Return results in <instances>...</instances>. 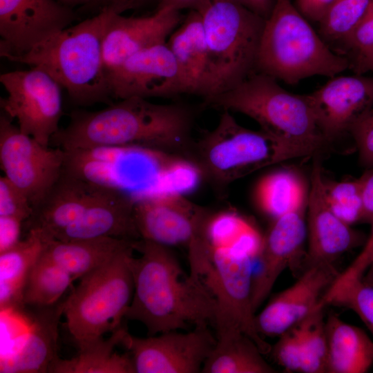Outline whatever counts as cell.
Instances as JSON below:
<instances>
[{"instance_id": "obj_1", "label": "cell", "mask_w": 373, "mask_h": 373, "mask_svg": "<svg viewBox=\"0 0 373 373\" xmlns=\"http://www.w3.org/2000/svg\"><path fill=\"white\" fill-rule=\"evenodd\" d=\"M194 115L186 104L129 97L97 111H73L50 142L65 151L142 146L186 160L195 142Z\"/></svg>"}, {"instance_id": "obj_2", "label": "cell", "mask_w": 373, "mask_h": 373, "mask_svg": "<svg viewBox=\"0 0 373 373\" xmlns=\"http://www.w3.org/2000/svg\"><path fill=\"white\" fill-rule=\"evenodd\" d=\"M130 267L134 283L124 318L138 321L149 336L214 323L216 302L202 280L184 275L169 247L140 239Z\"/></svg>"}, {"instance_id": "obj_3", "label": "cell", "mask_w": 373, "mask_h": 373, "mask_svg": "<svg viewBox=\"0 0 373 373\" xmlns=\"http://www.w3.org/2000/svg\"><path fill=\"white\" fill-rule=\"evenodd\" d=\"M206 105L242 113L275 140L286 160L317 156L331 143L320 130L307 95L292 93L275 78L256 72Z\"/></svg>"}, {"instance_id": "obj_4", "label": "cell", "mask_w": 373, "mask_h": 373, "mask_svg": "<svg viewBox=\"0 0 373 373\" xmlns=\"http://www.w3.org/2000/svg\"><path fill=\"white\" fill-rule=\"evenodd\" d=\"M108 15V12H101L70 26L10 61L44 71L66 89L76 104H111L112 97L103 58Z\"/></svg>"}, {"instance_id": "obj_5", "label": "cell", "mask_w": 373, "mask_h": 373, "mask_svg": "<svg viewBox=\"0 0 373 373\" xmlns=\"http://www.w3.org/2000/svg\"><path fill=\"white\" fill-rule=\"evenodd\" d=\"M350 68L348 57L332 50L291 0H275L265 20L257 72L294 84L316 75L332 77Z\"/></svg>"}, {"instance_id": "obj_6", "label": "cell", "mask_w": 373, "mask_h": 373, "mask_svg": "<svg viewBox=\"0 0 373 373\" xmlns=\"http://www.w3.org/2000/svg\"><path fill=\"white\" fill-rule=\"evenodd\" d=\"M202 15L207 48V99L257 72L265 19L231 0H211Z\"/></svg>"}, {"instance_id": "obj_7", "label": "cell", "mask_w": 373, "mask_h": 373, "mask_svg": "<svg viewBox=\"0 0 373 373\" xmlns=\"http://www.w3.org/2000/svg\"><path fill=\"white\" fill-rule=\"evenodd\" d=\"M285 160L275 140L242 126L227 110L213 129L195 140L186 160L219 195L239 178Z\"/></svg>"}, {"instance_id": "obj_8", "label": "cell", "mask_w": 373, "mask_h": 373, "mask_svg": "<svg viewBox=\"0 0 373 373\" xmlns=\"http://www.w3.org/2000/svg\"><path fill=\"white\" fill-rule=\"evenodd\" d=\"M135 243L79 278L64 299L66 325L77 345L122 326L134 292L130 260Z\"/></svg>"}, {"instance_id": "obj_9", "label": "cell", "mask_w": 373, "mask_h": 373, "mask_svg": "<svg viewBox=\"0 0 373 373\" xmlns=\"http://www.w3.org/2000/svg\"><path fill=\"white\" fill-rule=\"evenodd\" d=\"M258 248L238 240L229 245L211 244V260L202 282L216 302V330L236 329L249 336L263 354L270 345L258 332L251 303L254 256Z\"/></svg>"}, {"instance_id": "obj_10", "label": "cell", "mask_w": 373, "mask_h": 373, "mask_svg": "<svg viewBox=\"0 0 373 373\" xmlns=\"http://www.w3.org/2000/svg\"><path fill=\"white\" fill-rule=\"evenodd\" d=\"M11 119L3 112L0 115L1 169L4 176L26 194L35 211L59 179L66 152L22 133Z\"/></svg>"}, {"instance_id": "obj_11", "label": "cell", "mask_w": 373, "mask_h": 373, "mask_svg": "<svg viewBox=\"0 0 373 373\" xmlns=\"http://www.w3.org/2000/svg\"><path fill=\"white\" fill-rule=\"evenodd\" d=\"M0 82L7 93L0 99L3 112L22 133L48 146L63 114L59 84L36 68L3 73Z\"/></svg>"}, {"instance_id": "obj_12", "label": "cell", "mask_w": 373, "mask_h": 373, "mask_svg": "<svg viewBox=\"0 0 373 373\" xmlns=\"http://www.w3.org/2000/svg\"><path fill=\"white\" fill-rule=\"evenodd\" d=\"M214 214L178 192H164L136 198L134 217L141 239L186 248L208 233Z\"/></svg>"}, {"instance_id": "obj_13", "label": "cell", "mask_w": 373, "mask_h": 373, "mask_svg": "<svg viewBox=\"0 0 373 373\" xmlns=\"http://www.w3.org/2000/svg\"><path fill=\"white\" fill-rule=\"evenodd\" d=\"M216 343L209 325H200L146 338L127 331L120 345L130 353L135 373H198Z\"/></svg>"}, {"instance_id": "obj_14", "label": "cell", "mask_w": 373, "mask_h": 373, "mask_svg": "<svg viewBox=\"0 0 373 373\" xmlns=\"http://www.w3.org/2000/svg\"><path fill=\"white\" fill-rule=\"evenodd\" d=\"M75 19L71 8L56 0H0L1 57L26 54Z\"/></svg>"}, {"instance_id": "obj_15", "label": "cell", "mask_w": 373, "mask_h": 373, "mask_svg": "<svg viewBox=\"0 0 373 373\" xmlns=\"http://www.w3.org/2000/svg\"><path fill=\"white\" fill-rule=\"evenodd\" d=\"M112 98L169 97L183 93L180 70L166 42L142 50L108 72Z\"/></svg>"}, {"instance_id": "obj_16", "label": "cell", "mask_w": 373, "mask_h": 373, "mask_svg": "<svg viewBox=\"0 0 373 373\" xmlns=\"http://www.w3.org/2000/svg\"><path fill=\"white\" fill-rule=\"evenodd\" d=\"M306 209L307 203L274 219L262 238L256 255L258 267L252 279L251 303L255 312L268 297L279 276L303 254Z\"/></svg>"}, {"instance_id": "obj_17", "label": "cell", "mask_w": 373, "mask_h": 373, "mask_svg": "<svg viewBox=\"0 0 373 373\" xmlns=\"http://www.w3.org/2000/svg\"><path fill=\"white\" fill-rule=\"evenodd\" d=\"M320 159L316 156L307 202V266L333 265L343 254L363 242V234L341 220L329 207Z\"/></svg>"}, {"instance_id": "obj_18", "label": "cell", "mask_w": 373, "mask_h": 373, "mask_svg": "<svg viewBox=\"0 0 373 373\" xmlns=\"http://www.w3.org/2000/svg\"><path fill=\"white\" fill-rule=\"evenodd\" d=\"M339 273L333 265H312L291 286L274 296L255 316L260 335L278 336L299 323L319 304Z\"/></svg>"}, {"instance_id": "obj_19", "label": "cell", "mask_w": 373, "mask_h": 373, "mask_svg": "<svg viewBox=\"0 0 373 373\" xmlns=\"http://www.w3.org/2000/svg\"><path fill=\"white\" fill-rule=\"evenodd\" d=\"M308 95L318 126L331 142L373 106V75H336Z\"/></svg>"}, {"instance_id": "obj_20", "label": "cell", "mask_w": 373, "mask_h": 373, "mask_svg": "<svg viewBox=\"0 0 373 373\" xmlns=\"http://www.w3.org/2000/svg\"><path fill=\"white\" fill-rule=\"evenodd\" d=\"M180 21V11L169 8L157 9L147 17H126L108 12L103 40L107 72L142 50L166 43Z\"/></svg>"}, {"instance_id": "obj_21", "label": "cell", "mask_w": 373, "mask_h": 373, "mask_svg": "<svg viewBox=\"0 0 373 373\" xmlns=\"http://www.w3.org/2000/svg\"><path fill=\"white\" fill-rule=\"evenodd\" d=\"M107 186L64 169L52 190L35 211L30 227H37L52 239L77 220L111 189Z\"/></svg>"}, {"instance_id": "obj_22", "label": "cell", "mask_w": 373, "mask_h": 373, "mask_svg": "<svg viewBox=\"0 0 373 373\" xmlns=\"http://www.w3.org/2000/svg\"><path fill=\"white\" fill-rule=\"evenodd\" d=\"M135 200L120 189L111 187L55 240L72 241L105 237L140 240L134 217Z\"/></svg>"}, {"instance_id": "obj_23", "label": "cell", "mask_w": 373, "mask_h": 373, "mask_svg": "<svg viewBox=\"0 0 373 373\" xmlns=\"http://www.w3.org/2000/svg\"><path fill=\"white\" fill-rule=\"evenodd\" d=\"M64 300L37 307L29 332L19 348L1 358V373L49 372L59 358L58 325L64 312Z\"/></svg>"}, {"instance_id": "obj_24", "label": "cell", "mask_w": 373, "mask_h": 373, "mask_svg": "<svg viewBox=\"0 0 373 373\" xmlns=\"http://www.w3.org/2000/svg\"><path fill=\"white\" fill-rule=\"evenodd\" d=\"M178 66L183 93H208L207 48L201 13L191 10L166 43Z\"/></svg>"}, {"instance_id": "obj_25", "label": "cell", "mask_w": 373, "mask_h": 373, "mask_svg": "<svg viewBox=\"0 0 373 373\" xmlns=\"http://www.w3.org/2000/svg\"><path fill=\"white\" fill-rule=\"evenodd\" d=\"M327 372L365 373L373 365V341L361 328L335 314L325 319Z\"/></svg>"}, {"instance_id": "obj_26", "label": "cell", "mask_w": 373, "mask_h": 373, "mask_svg": "<svg viewBox=\"0 0 373 373\" xmlns=\"http://www.w3.org/2000/svg\"><path fill=\"white\" fill-rule=\"evenodd\" d=\"M135 242L112 237L72 241L53 239L47 243L43 254L76 280L104 265Z\"/></svg>"}, {"instance_id": "obj_27", "label": "cell", "mask_w": 373, "mask_h": 373, "mask_svg": "<svg viewBox=\"0 0 373 373\" xmlns=\"http://www.w3.org/2000/svg\"><path fill=\"white\" fill-rule=\"evenodd\" d=\"M51 240L40 229L30 227L24 240L0 253L1 312L23 307L22 294L27 276Z\"/></svg>"}, {"instance_id": "obj_28", "label": "cell", "mask_w": 373, "mask_h": 373, "mask_svg": "<svg viewBox=\"0 0 373 373\" xmlns=\"http://www.w3.org/2000/svg\"><path fill=\"white\" fill-rule=\"evenodd\" d=\"M216 343L206 359L203 373H274L257 344L236 329L216 330Z\"/></svg>"}, {"instance_id": "obj_29", "label": "cell", "mask_w": 373, "mask_h": 373, "mask_svg": "<svg viewBox=\"0 0 373 373\" xmlns=\"http://www.w3.org/2000/svg\"><path fill=\"white\" fill-rule=\"evenodd\" d=\"M126 327L121 326L108 338L103 337L77 345L78 354L70 359L58 358L52 373H135L130 353L119 354L115 347L121 344Z\"/></svg>"}, {"instance_id": "obj_30", "label": "cell", "mask_w": 373, "mask_h": 373, "mask_svg": "<svg viewBox=\"0 0 373 373\" xmlns=\"http://www.w3.org/2000/svg\"><path fill=\"white\" fill-rule=\"evenodd\" d=\"M307 195L301 177L287 169L264 177L256 190L260 207L274 219L307 203Z\"/></svg>"}, {"instance_id": "obj_31", "label": "cell", "mask_w": 373, "mask_h": 373, "mask_svg": "<svg viewBox=\"0 0 373 373\" xmlns=\"http://www.w3.org/2000/svg\"><path fill=\"white\" fill-rule=\"evenodd\" d=\"M75 280L42 254L27 276L22 294L23 306L43 307L60 300Z\"/></svg>"}, {"instance_id": "obj_32", "label": "cell", "mask_w": 373, "mask_h": 373, "mask_svg": "<svg viewBox=\"0 0 373 373\" xmlns=\"http://www.w3.org/2000/svg\"><path fill=\"white\" fill-rule=\"evenodd\" d=\"M325 306L321 302L295 325L302 347L300 372H327V338L324 318Z\"/></svg>"}, {"instance_id": "obj_33", "label": "cell", "mask_w": 373, "mask_h": 373, "mask_svg": "<svg viewBox=\"0 0 373 373\" xmlns=\"http://www.w3.org/2000/svg\"><path fill=\"white\" fill-rule=\"evenodd\" d=\"M372 0H336L319 23L325 41L341 46L362 19Z\"/></svg>"}, {"instance_id": "obj_34", "label": "cell", "mask_w": 373, "mask_h": 373, "mask_svg": "<svg viewBox=\"0 0 373 373\" xmlns=\"http://www.w3.org/2000/svg\"><path fill=\"white\" fill-rule=\"evenodd\" d=\"M321 303L354 312L373 334V285L363 279L332 285L323 296Z\"/></svg>"}, {"instance_id": "obj_35", "label": "cell", "mask_w": 373, "mask_h": 373, "mask_svg": "<svg viewBox=\"0 0 373 373\" xmlns=\"http://www.w3.org/2000/svg\"><path fill=\"white\" fill-rule=\"evenodd\" d=\"M327 203L332 212L345 223L352 225L362 220L363 205L358 180L325 182Z\"/></svg>"}, {"instance_id": "obj_36", "label": "cell", "mask_w": 373, "mask_h": 373, "mask_svg": "<svg viewBox=\"0 0 373 373\" xmlns=\"http://www.w3.org/2000/svg\"><path fill=\"white\" fill-rule=\"evenodd\" d=\"M34 209L26 194L4 175L0 177V216H10L23 222L30 219Z\"/></svg>"}, {"instance_id": "obj_37", "label": "cell", "mask_w": 373, "mask_h": 373, "mask_svg": "<svg viewBox=\"0 0 373 373\" xmlns=\"http://www.w3.org/2000/svg\"><path fill=\"white\" fill-rule=\"evenodd\" d=\"M270 352L274 360L287 372H300L302 347L295 326L278 336Z\"/></svg>"}, {"instance_id": "obj_38", "label": "cell", "mask_w": 373, "mask_h": 373, "mask_svg": "<svg viewBox=\"0 0 373 373\" xmlns=\"http://www.w3.org/2000/svg\"><path fill=\"white\" fill-rule=\"evenodd\" d=\"M355 142L359 162L365 169L373 166V106L350 128Z\"/></svg>"}, {"instance_id": "obj_39", "label": "cell", "mask_w": 373, "mask_h": 373, "mask_svg": "<svg viewBox=\"0 0 373 373\" xmlns=\"http://www.w3.org/2000/svg\"><path fill=\"white\" fill-rule=\"evenodd\" d=\"M373 44V0L371 1L362 19L340 46L343 53L352 56Z\"/></svg>"}, {"instance_id": "obj_40", "label": "cell", "mask_w": 373, "mask_h": 373, "mask_svg": "<svg viewBox=\"0 0 373 373\" xmlns=\"http://www.w3.org/2000/svg\"><path fill=\"white\" fill-rule=\"evenodd\" d=\"M370 236L364 246L347 269L339 274L332 285H337L355 279H361L364 273L373 265V222Z\"/></svg>"}, {"instance_id": "obj_41", "label": "cell", "mask_w": 373, "mask_h": 373, "mask_svg": "<svg viewBox=\"0 0 373 373\" xmlns=\"http://www.w3.org/2000/svg\"><path fill=\"white\" fill-rule=\"evenodd\" d=\"M20 219L10 216H0V253L15 246L21 240Z\"/></svg>"}, {"instance_id": "obj_42", "label": "cell", "mask_w": 373, "mask_h": 373, "mask_svg": "<svg viewBox=\"0 0 373 373\" xmlns=\"http://www.w3.org/2000/svg\"><path fill=\"white\" fill-rule=\"evenodd\" d=\"M363 205L361 222H373V166L365 169L358 179Z\"/></svg>"}, {"instance_id": "obj_43", "label": "cell", "mask_w": 373, "mask_h": 373, "mask_svg": "<svg viewBox=\"0 0 373 373\" xmlns=\"http://www.w3.org/2000/svg\"><path fill=\"white\" fill-rule=\"evenodd\" d=\"M150 0H90L82 6L84 8L96 11L97 13L107 11L118 14L139 8Z\"/></svg>"}, {"instance_id": "obj_44", "label": "cell", "mask_w": 373, "mask_h": 373, "mask_svg": "<svg viewBox=\"0 0 373 373\" xmlns=\"http://www.w3.org/2000/svg\"><path fill=\"white\" fill-rule=\"evenodd\" d=\"M336 0H296L295 6L308 21L319 23Z\"/></svg>"}, {"instance_id": "obj_45", "label": "cell", "mask_w": 373, "mask_h": 373, "mask_svg": "<svg viewBox=\"0 0 373 373\" xmlns=\"http://www.w3.org/2000/svg\"><path fill=\"white\" fill-rule=\"evenodd\" d=\"M350 68L356 74H373V44L350 56Z\"/></svg>"}, {"instance_id": "obj_46", "label": "cell", "mask_w": 373, "mask_h": 373, "mask_svg": "<svg viewBox=\"0 0 373 373\" xmlns=\"http://www.w3.org/2000/svg\"><path fill=\"white\" fill-rule=\"evenodd\" d=\"M211 0H160L158 8H169L177 10L190 9L202 11Z\"/></svg>"}, {"instance_id": "obj_47", "label": "cell", "mask_w": 373, "mask_h": 373, "mask_svg": "<svg viewBox=\"0 0 373 373\" xmlns=\"http://www.w3.org/2000/svg\"><path fill=\"white\" fill-rule=\"evenodd\" d=\"M275 0H245V6L265 20L270 16Z\"/></svg>"}, {"instance_id": "obj_48", "label": "cell", "mask_w": 373, "mask_h": 373, "mask_svg": "<svg viewBox=\"0 0 373 373\" xmlns=\"http://www.w3.org/2000/svg\"><path fill=\"white\" fill-rule=\"evenodd\" d=\"M59 3L66 6L70 8H73L77 6H85L87 4L90 0H56Z\"/></svg>"}, {"instance_id": "obj_49", "label": "cell", "mask_w": 373, "mask_h": 373, "mask_svg": "<svg viewBox=\"0 0 373 373\" xmlns=\"http://www.w3.org/2000/svg\"><path fill=\"white\" fill-rule=\"evenodd\" d=\"M371 267H373V265ZM364 282H365L367 284H370L371 285H373V268L372 269V271H371V277H370V279H369L367 281H365L364 280H363Z\"/></svg>"}, {"instance_id": "obj_50", "label": "cell", "mask_w": 373, "mask_h": 373, "mask_svg": "<svg viewBox=\"0 0 373 373\" xmlns=\"http://www.w3.org/2000/svg\"><path fill=\"white\" fill-rule=\"evenodd\" d=\"M231 1L238 3L245 6V0H231Z\"/></svg>"}]
</instances>
